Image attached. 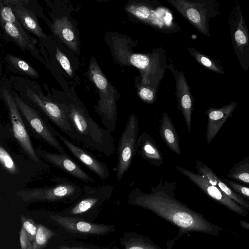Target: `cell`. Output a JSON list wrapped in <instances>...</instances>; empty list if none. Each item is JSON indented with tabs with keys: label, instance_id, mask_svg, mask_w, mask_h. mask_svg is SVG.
<instances>
[{
	"label": "cell",
	"instance_id": "6da1fadb",
	"mask_svg": "<svg viewBox=\"0 0 249 249\" xmlns=\"http://www.w3.org/2000/svg\"><path fill=\"white\" fill-rule=\"evenodd\" d=\"M175 181L163 180L151 188L149 193L138 188L132 190L128 202L154 212L178 226L183 231H196L214 234L213 225L200 214L188 208L175 197Z\"/></svg>",
	"mask_w": 249,
	"mask_h": 249
},
{
	"label": "cell",
	"instance_id": "7a4b0ae2",
	"mask_svg": "<svg viewBox=\"0 0 249 249\" xmlns=\"http://www.w3.org/2000/svg\"><path fill=\"white\" fill-rule=\"evenodd\" d=\"M105 40L115 62L122 66H133L139 70L141 76L139 86L147 87L157 92L166 68L162 50L149 54L135 53L129 46V39L111 32L106 33Z\"/></svg>",
	"mask_w": 249,
	"mask_h": 249
},
{
	"label": "cell",
	"instance_id": "3957f363",
	"mask_svg": "<svg viewBox=\"0 0 249 249\" xmlns=\"http://www.w3.org/2000/svg\"><path fill=\"white\" fill-rule=\"evenodd\" d=\"M58 101L64 105L76 141L107 157L114 153L116 148L111 132L102 128L91 117L80 100L71 98L69 100H59Z\"/></svg>",
	"mask_w": 249,
	"mask_h": 249
},
{
	"label": "cell",
	"instance_id": "277c9868",
	"mask_svg": "<svg viewBox=\"0 0 249 249\" xmlns=\"http://www.w3.org/2000/svg\"><path fill=\"white\" fill-rule=\"evenodd\" d=\"M87 75L99 94L94 110L106 129L113 132L116 129L117 121V101L120 94L109 82L93 55L90 59Z\"/></svg>",
	"mask_w": 249,
	"mask_h": 249
},
{
	"label": "cell",
	"instance_id": "5b68a950",
	"mask_svg": "<svg viewBox=\"0 0 249 249\" xmlns=\"http://www.w3.org/2000/svg\"><path fill=\"white\" fill-rule=\"evenodd\" d=\"M124 9L132 19L158 31L169 33L180 30L171 10L157 0H129Z\"/></svg>",
	"mask_w": 249,
	"mask_h": 249
},
{
	"label": "cell",
	"instance_id": "8992f818",
	"mask_svg": "<svg viewBox=\"0 0 249 249\" xmlns=\"http://www.w3.org/2000/svg\"><path fill=\"white\" fill-rule=\"evenodd\" d=\"M200 34L211 36L209 20L219 16L217 0H167Z\"/></svg>",
	"mask_w": 249,
	"mask_h": 249
},
{
	"label": "cell",
	"instance_id": "52a82bcc",
	"mask_svg": "<svg viewBox=\"0 0 249 249\" xmlns=\"http://www.w3.org/2000/svg\"><path fill=\"white\" fill-rule=\"evenodd\" d=\"M17 106L26 126L33 136L46 143L58 153L67 154L54 134L52 126L46 118L33 106H30L18 95L14 97Z\"/></svg>",
	"mask_w": 249,
	"mask_h": 249
},
{
	"label": "cell",
	"instance_id": "ba28073f",
	"mask_svg": "<svg viewBox=\"0 0 249 249\" xmlns=\"http://www.w3.org/2000/svg\"><path fill=\"white\" fill-rule=\"evenodd\" d=\"M50 186L25 188L17 192V195L25 202L55 201L72 199L78 196L80 186L70 180L56 177Z\"/></svg>",
	"mask_w": 249,
	"mask_h": 249
},
{
	"label": "cell",
	"instance_id": "9c48e42d",
	"mask_svg": "<svg viewBox=\"0 0 249 249\" xmlns=\"http://www.w3.org/2000/svg\"><path fill=\"white\" fill-rule=\"evenodd\" d=\"M25 95L32 106L70 138L76 140L62 103L30 89H26Z\"/></svg>",
	"mask_w": 249,
	"mask_h": 249
},
{
	"label": "cell",
	"instance_id": "30bf717a",
	"mask_svg": "<svg viewBox=\"0 0 249 249\" xmlns=\"http://www.w3.org/2000/svg\"><path fill=\"white\" fill-rule=\"evenodd\" d=\"M230 36L237 59L244 71L249 68V33L238 1L235 0L228 19Z\"/></svg>",
	"mask_w": 249,
	"mask_h": 249
},
{
	"label": "cell",
	"instance_id": "8fae6325",
	"mask_svg": "<svg viewBox=\"0 0 249 249\" xmlns=\"http://www.w3.org/2000/svg\"><path fill=\"white\" fill-rule=\"evenodd\" d=\"M139 132V122L136 116L131 114L119 139L117 151L118 161L113 168L116 179L120 181L128 171L136 155L135 145Z\"/></svg>",
	"mask_w": 249,
	"mask_h": 249
},
{
	"label": "cell",
	"instance_id": "7c38bea8",
	"mask_svg": "<svg viewBox=\"0 0 249 249\" xmlns=\"http://www.w3.org/2000/svg\"><path fill=\"white\" fill-rule=\"evenodd\" d=\"M2 99L9 112L12 131L21 148L31 160L38 162L37 155L29 135L27 126L16 104L14 97L7 90L2 91Z\"/></svg>",
	"mask_w": 249,
	"mask_h": 249
},
{
	"label": "cell",
	"instance_id": "4fadbf2b",
	"mask_svg": "<svg viewBox=\"0 0 249 249\" xmlns=\"http://www.w3.org/2000/svg\"><path fill=\"white\" fill-rule=\"evenodd\" d=\"M176 169L198 187L206 195L235 213L246 216L247 211L228 196L217 187L212 185L204 177L180 166Z\"/></svg>",
	"mask_w": 249,
	"mask_h": 249
},
{
	"label": "cell",
	"instance_id": "5bb4252c",
	"mask_svg": "<svg viewBox=\"0 0 249 249\" xmlns=\"http://www.w3.org/2000/svg\"><path fill=\"white\" fill-rule=\"evenodd\" d=\"M52 129L56 136L66 146L71 154L89 170L102 180H106L109 177L107 165L99 160L93 154L85 149L70 141L54 128Z\"/></svg>",
	"mask_w": 249,
	"mask_h": 249
},
{
	"label": "cell",
	"instance_id": "9a60e30c",
	"mask_svg": "<svg viewBox=\"0 0 249 249\" xmlns=\"http://www.w3.org/2000/svg\"><path fill=\"white\" fill-rule=\"evenodd\" d=\"M39 158L62 170L66 173L86 183H93L94 179L88 174L68 154L49 152L43 149H35Z\"/></svg>",
	"mask_w": 249,
	"mask_h": 249
},
{
	"label": "cell",
	"instance_id": "2e32d148",
	"mask_svg": "<svg viewBox=\"0 0 249 249\" xmlns=\"http://www.w3.org/2000/svg\"><path fill=\"white\" fill-rule=\"evenodd\" d=\"M53 35L67 48L78 56L80 52V42L77 29L72 20L67 16L54 18L50 24Z\"/></svg>",
	"mask_w": 249,
	"mask_h": 249
},
{
	"label": "cell",
	"instance_id": "e0dca14e",
	"mask_svg": "<svg viewBox=\"0 0 249 249\" xmlns=\"http://www.w3.org/2000/svg\"><path fill=\"white\" fill-rule=\"evenodd\" d=\"M238 105L237 102H232L219 108L210 107L205 112L208 118L206 139L208 144L215 138L223 124L232 116Z\"/></svg>",
	"mask_w": 249,
	"mask_h": 249
},
{
	"label": "cell",
	"instance_id": "ac0fdd59",
	"mask_svg": "<svg viewBox=\"0 0 249 249\" xmlns=\"http://www.w3.org/2000/svg\"><path fill=\"white\" fill-rule=\"evenodd\" d=\"M174 75L178 103L183 114L189 134L192 128V115L193 110L194 99L190 92V88L184 74L176 70H171Z\"/></svg>",
	"mask_w": 249,
	"mask_h": 249
},
{
	"label": "cell",
	"instance_id": "d6986e66",
	"mask_svg": "<svg viewBox=\"0 0 249 249\" xmlns=\"http://www.w3.org/2000/svg\"><path fill=\"white\" fill-rule=\"evenodd\" d=\"M51 218L71 232L101 234L109 230L107 225L92 223L77 217L51 215Z\"/></svg>",
	"mask_w": 249,
	"mask_h": 249
},
{
	"label": "cell",
	"instance_id": "ffe728a7",
	"mask_svg": "<svg viewBox=\"0 0 249 249\" xmlns=\"http://www.w3.org/2000/svg\"><path fill=\"white\" fill-rule=\"evenodd\" d=\"M195 168L197 174L206 178L210 183L217 187L232 200L249 211V201L234 191L207 165L197 160Z\"/></svg>",
	"mask_w": 249,
	"mask_h": 249
},
{
	"label": "cell",
	"instance_id": "44dd1931",
	"mask_svg": "<svg viewBox=\"0 0 249 249\" xmlns=\"http://www.w3.org/2000/svg\"><path fill=\"white\" fill-rule=\"evenodd\" d=\"M0 25L4 35L11 41L15 43L23 51H28L39 61L43 59L38 53L35 41L26 31L22 30L14 24L0 19Z\"/></svg>",
	"mask_w": 249,
	"mask_h": 249
},
{
	"label": "cell",
	"instance_id": "7402d4cb",
	"mask_svg": "<svg viewBox=\"0 0 249 249\" xmlns=\"http://www.w3.org/2000/svg\"><path fill=\"white\" fill-rule=\"evenodd\" d=\"M135 153L153 166H160L163 163V158L158 145L152 136L146 132H143L138 137Z\"/></svg>",
	"mask_w": 249,
	"mask_h": 249
},
{
	"label": "cell",
	"instance_id": "603a6c76",
	"mask_svg": "<svg viewBox=\"0 0 249 249\" xmlns=\"http://www.w3.org/2000/svg\"><path fill=\"white\" fill-rule=\"evenodd\" d=\"M4 2L11 6L17 18L27 32L32 33L39 38H46V35L33 12L20 5L18 0H4Z\"/></svg>",
	"mask_w": 249,
	"mask_h": 249
},
{
	"label": "cell",
	"instance_id": "cb8c5ba5",
	"mask_svg": "<svg viewBox=\"0 0 249 249\" xmlns=\"http://www.w3.org/2000/svg\"><path fill=\"white\" fill-rule=\"evenodd\" d=\"M160 133L168 147L178 156L181 155L179 138L174 125L167 112H164L160 122Z\"/></svg>",
	"mask_w": 249,
	"mask_h": 249
},
{
	"label": "cell",
	"instance_id": "d4e9b609",
	"mask_svg": "<svg viewBox=\"0 0 249 249\" xmlns=\"http://www.w3.org/2000/svg\"><path fill=\"white\" fill-rule=\"evenodd\" d=\"M5 59L9 69L13 72L33 78L39 77V74L36 70L21 58L7 54L5 55Z\"/></svg>",
	"mask_w": 249,
	"mask_h": 249
},
{
	"label": "cell",
	"instance_id": "484cf974",
	"mask_svg": "<svg viewBox=\"0 0 249 249\" xmlns=\"http://www.w3.org/2000/svg\"><path fill=\"white\" fill-rule=\"evenodd\" d=\"M227 177L230 179L249 185V156L234 164Z\"/></svg>",
	"mask_w": 249,
	"mask_h": 249
},
{
	"label": "cell",
	"instance_id": "4316f807",
	"mask_svg": "<svg viewBox=\"0 0 249 249\" xmlns=\"http://www.w3.org/2000/svg\"><path fill=\"white\" fill-rule=\"evenodd\" d=\"M189 53L196 61L210 71L218 74H225L223 67L216 61L208 57L203 53L196 50L194 47H187Z\"/></svg>",
	"mask_w": 249,
	"mask_h": 249
},
{
	"label": "cell",
	"instance_id": "83f0119b",
	"mask_svg": "<svg viewBox=\"0 0 249 249\" xmlns=\"http://www.w3.org/2000/svg\"><path fill=\"white\" fill-rule=\"evenodd\" d=\"M56 234L42 224L37 225V231L33 243V249H43L49 240Z\"/></svg>",
	"mask_w": 249,
	"mask_h": 249
},
{
	"label": "cell",
	"instance_id": "f1b7e54d",
	"mask_svg": "<svg viewBox=\"0 0 249 249\" xmlns=\"http://www.w3.org/2000/svg\"><path fill=\"white\" fill-rule=\"evenodd\" d=\"M0 162L3 169L12 175L18 174L19 170L8 151L2 145L0 146Z\"/></svg>",
	"mask_w": 249,
	"mask_h": 249
},
{
	"label": "cell",
	"instance_id": "f546056e",
	"mask_svg": "<svg viewBox=\"0 0 249 249\" xmlns=\"http://www.w3.org/2000/svg\"><path fill=\"white\" fill-rule=\"evenodd\" d=\"M55 55L56 61L67 76L72 79L77 78L76 73L71 65L70 59L68 56L57 47L55 48Z\"/></svg>",
	"mask_w": 249,
	"mask_h": 249
},
{
	"label": "cell",
	"instance_id": "4dcf8cb0",
	"mask_svg": "<svg viewBox=\"0 0 249 249\" xmlns=\"http://www.w3.org/2000/svg\"><path fill=\"white\" fill-rule=\"evenodd\" d=\"M222 179L225 183L236 193L243 198H246L249 200V187L230 179L226 178H222Z\"/></svg>",
	"mask_w": 249,
	"mask_h": 249
},
{
	"label": "cell",
	"instance_id": "1f68e13d",
	"mask_svg": "<svg viewBox=\"0 0 249 249\" xmlns=\"http://www.w3.org/2000/svg\"><path fill=\"white\" fill-rule=\"evenodd\" d=\"M22 226L26 231L31 241L34 243L37 231V225L31 218L26 217L22 215L21 216Z\"/></svg>",
	"mask_w": 249,
	"mask_h": 249
},
{
	"label": "cell",
	"instance_id": "d6a6232c",
	"mask_svg": "<svg viewBox=\"0 0 249 249\" xmlns=\"http://www.w3.org/2000/svg\"><path fill=\"white\" fill-rule=\"evenodd\" d=\"M138 94L143 101L148 104H151L155 101L157 92L149 88L139 86Z\"/></svg>",
	"mask_w": 249,
	"mask_h": 249
},
{
	"label": "cell",
	"instance_id": "836d02e7",
	"mask_svg": "<svg viewBox=\"0 0 249 249\" xmlns=\"http://www.w3.org/2000/svg\"><path fill=\"white\" fill-rule=\"evenodd\" d=\"M20 243L21 249H33V243L24 228L22 226L20 231Z\"/></svg>",
	"mask_w": 249,
	"mask_h": 249
},
{
	"label": "cell",
	"instance_id": "e575fe53",
	"mask_svg": "<svg viewBox=\"0 0 249 249\" xmlns=\"http://www.w3.org/2000/svg\"><path fill=\"white\" fill-rule=\"evenodd\" d=\"M125 249H157L155 247L148 243L139 241H133L126 246Z\"/></svg>",
	"mask_w": 249,
	"mask_h": 249
},
{
	"label": "cell",
	"instance_id": "d590c367",
	"mask_svg": "<svg viewBox=\"0 0 249 249\" xmlns=\"http://www.w3.org/2000/svg\"><path fill=\"white\" fill-rule=\"evenodd\" d=\"M59 249H90L83 247H69L66 246L62 245L59 247Z\"/></svg>",
	"mask_w": 249,
	"mask_h": 249
},
{
	"label": "cell",
	"instance_id": "8d00e7d4",
	"mask_svg": "<svg viewBox=\"0 0 249 249\" xmlns=\"http://www.w3.org/2000/svg\"><path fill=\"white\" fill-rule=\"evenodd\" d=\"M240 224L241 226L244 228L249 230V223L246 221L241 220L240 221Z\"/></svg>",
	"mask_w": 249,
	"mask_h": 249
}]
</instances>
